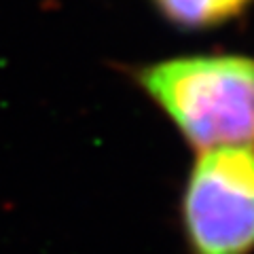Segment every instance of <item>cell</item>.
<instances>
[{"label":"cell","mask_w":254,"mask_h":254,"mask_svg":"<svg viewBox=\"0 0 254 254\" xmlns=\"http://www.w3.org/2000/svg\"><path fill=\"white\" fill-rule=\"evenodd\" d=\"M136 78L195 148L254 146V58L187 55L140 68Z\"/></svg>","instance_id":"1"},{"label":"cell","mask_w":254,"mask_h":254,"mask_svg":"<svg viewBox=\"0 0 254 254\" xmlns=\"http://www.w3.org/2000/svg\"><path fill=\"white\" fill-rule=\"evenodd\" d=\"M190 254L254 250V146L199 150L182 199Z\"/></svg>","instance_id":"2"},{"label":"cell","mask_w":254,"mask_h":254,"mask_svg":"<svg viewBox=\"0 0 254 254\" xmlns=\"http://www.w3.org/2000/svg\"><path fill=\"white\" fill-rule=\"evenodd\" d=\"M161 13L182 28H210L237 17L252 0H155Z\"/></svg>","instance_id":"3"}]
</instances>
